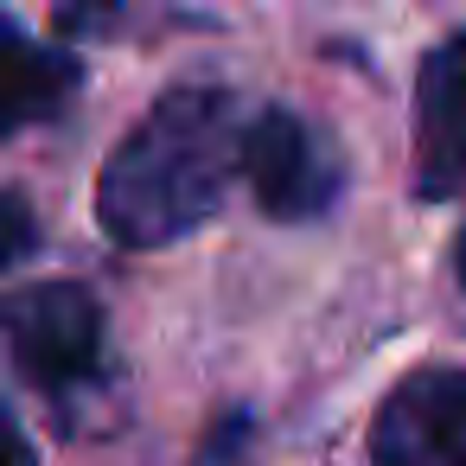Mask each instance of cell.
Wrapping results in <instances>:
<instances>
[{
  "label": "cell",
  "mask_w": 466,
  "mask_h": 466,
  "mask_svg": "<svg viewBox=\"0 0 466 466\" xmlns=\"http://www.w3.org/2000/svg\"><path fill=\"white\" fill-rule=\"evenodd\" d=\"M377 466H466V370L402 377L370 421Z\"/></svg>",
  "instance_id": "obj_4"
},
{
  "label": "cell",
  "mask_w": 466,
  "mask_h": 466,
  "mask_svg": "<svg viewBox=\"0 0 466 466\" xmlns=\"http://www.w3.org/2000/svg\"><path fill=\"white\" fill-rule=\"evenodd\" d=\"M0 466H39V453H33V441L20 434V421L0 409Z\"/></svg>",
  "instance_id": "obj_9"
},
{
  "label": "cell",
  "mask_w": 466,
  "mask_h": 466,
  "mask_svg": "<svg viewBox=\"0 0 466 466\" xmlns=\"http://www.w3.org/2000/svg\"><path fill=\"white\" fill-rule=\"evenodd\" d=\"M33 211H26V198L20 192H7V186H0V268H14L26 249H33Z\"/></svg>",
  "instance_id": "obj_8"
},
{
  "label": "cell",
  "mask_w": 466,
  "mask_h": 466,
  "mask_svg": "<svg viewBox=\"0 0 466 466\" xmlns=\"http://www.w3.org/2000/svg\"><path fill=\"white\" fill-rule=\"evenodd\" d=\"M415 186L421 198L466 192V33L434 46L415 77Z\"/></svg>",
  "instance_id": "obj_5"
},
{
  "label": "cell",
  "mask_w": 466,
  "mask_h": 466,
  "mask_svg": "<svg viewBox=\"0 0 466 466\" xmlns=\"http://www.w3.org/2000/svg\"><path fill=\"white\" fill-rule=\"evenodd\" d=\"M453 275H460V288H466V230H460V243H453Z\"/></svg>",
  "instance_id": "obj_10"
},
{
  "label": "cell",
  "mask_w": 466,
  "mask_h": 466,
  "mask_svg": "<svg viewBox=\"0 0 466 466\" xmlns=\"http://www.w3.org/2000/svg\"><path fill=\"white\" fill-rule=\"evenodd\" d=\"M128 7H141V0H65V7H58V26H65L71 39H84V33H116Z\"/></svg>",
  "instance_id": "obj_7"
},
{
  "label": "cell",
  "mask_w": 466,
  "mask_h": 466,
  "mask_svg": "<svg viewBox=\"0 0 466 466\" xmlns=\"http://www.w3.org/2000/svg\"><path fill=\"white\" fill-rule=\"evenodd\" d=\"M103 332H109L103 307L77 281H39V288H20L0 300V345L46 390H71V383L96 377Z\"/></svg>",
  "instance_id": "obj_2"
},
{
  "label": "cell",
  "mask_w": 466,
  "mask_h": 466,
  "mask_svg": "<svg viewBox=\"0 0 466 466\" xmlns=\"http://www.w3.org/2000/svg\"><path fill=\"white\" fill-rule=\"evenodd\" d=\"M71 90H77V58L65 46H46L26 26L0 20V141L33 122H52L71 103Z\"/></svg>",
  "instance_id": "obj_6"
},
{
  "label": "cell",
  "mask_w": 466,
  "mask_h": 466,
  "mask_svg": "<svg viewBox=\"0 0 466 466\" xmlns=\"http://www.w3.org/2000/svg\"><path fill=\"white\" fill-rule=\"evenodd\" d=\"M243 135L249 109L218 84L160 96L96 179L103 230L128 249H154L218 218L230 179L243 173Z\"/></svg>",
  "instance_id": "obj_1"
},
{
  "label": "cell",
  "mask_w": 466,
  "mask_h": 466,
  "mask_svg": "<svg viewBox=\"0 0 466 466\" xmlns=\"http://www.w3.org/2000/svg\"><path fill=\"white\" fill-rule=\"evenodd\" d=\"M243 179L268 218L294 224V218H319L339 198L345 167L313 122H300L294 109H262L249 116V135H243Z\"/></svg>",
  "instance_id": "obj_3"
}]
</instances>
